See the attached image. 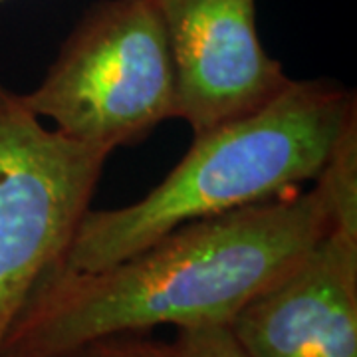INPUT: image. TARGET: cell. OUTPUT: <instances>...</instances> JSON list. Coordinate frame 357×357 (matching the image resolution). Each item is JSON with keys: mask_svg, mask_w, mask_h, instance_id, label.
Masks as SVG:
<instances>
[{"mask_svg": "<svg viewBox=\"0 0 357 357\" xmlns=\"http://www.w3.org/2000/svg\"><path fill=\"white\" fill-rule=\"evenodd\" d=\"M328 229L314 185L185 222L102 270L58 262L16 316L0 357H66L98 340L157 326L230 324Z\"/></svg>", "mask_w": 357, "mask_h": 357, "instance_id": "cell-1", "label": "cell"}, {"mask_svg": "<svg viewBox=\"0 0 357 357\" xmlns=\"http://www.w3.org/2000/svg\"><path fill=\"white\" fill-rule=\"evenodd\" d=\"M354 117V91L332 79H292L255 114L192 135L185 157L143 199L89 208L62 264L102 270L185 222L300 191L321 173Z\"/></svg>", "mask_w": 357, "mask_h": 357, "instance_id": "cell-2", "label": "cell"}, {"mask_svg": "<svg viewBox=\"0 0 357 357\" xmlns=\"http://www.w3.org/2000/svg\"><path fill=\"white\" fill-rule=\"evenodd\" d=\"M70 139L114 153L177 117V84L155 0H98L22 96Z\"/></svg>", "mask_w": 357, "mask_h": 357, "instance_id": "cell-3", "label": "cell"}, {"mask_svg": "<svg viewBox=\"0 0 357 357\" xmlns=\"http://www.w3.org/2000/svg\"><path fill=\"white\" fill-rule=\"evenodd\" d=\"M112 151L70 139L0 84V349L38 282L64 260Z\"/></svg>", "mask_w": 357, "mask_h": 357, "instance_id": "cell-4", "label": "cell"}, {"mask_svg": "<svg viewBox=\"0 0 357 357\" xmlns=\"http://www.w3.org/2000/svg\"><path fill=\"white\" fill-rule=\"evenodd\" d=\"M177 84V117L192 135L272 102L292 77L264 50L256 0H155Z\"/></svg>", "mask_w": 357, "mask_h": 357, "instance_id": "cell-5", "label": "cell"}, {"mask_svg": "<svg viewBox=\"0 0 357 357\" xmlns=\"http://www.w3.org/2000/svg\"><path fill=\"white\" fill-rule=\"evenodd\" d=\"M229 328L250 357H357V232L326 230Z\"/></svg>", "mask_w": 357, "mask_h": 357, "instance_id": "cell-6", "label": "cell"}, {"mask_svg": "<svg viewBox=\"0 0 357 357\" xmlns=\"http://www.w3.org/2000/svg\"><path fill=\"white\" fill-rule=\"evenodd\" d=\"M330 229L357 232V117H354L316 177Z\"/></svg>", "mask_w": 357, "mask_h": 357, "instance_id": "cell-7", "label": "cell"}, {"mask_svg": "<svg viewBox=\"0 0 357 357\" xmlns=\"http://www.w3.org/2000/svg\"><path fill=\"white\" fill-rule=\"evenodd\" d=\"M161 357H250L230 332L229 324L181 328Z\"/></svg>", "mask_w": 357, "mask_h": 357, "instance_id": "cell-8", "label": "cell"}, {"mask_svg": "<svg viewBox=\"0 0 357 357\" xmlns=\"http://www.w3.org/2000/svg\"><path fill=\"white\" fill-rule=\"evenodd\" d=\"M163 344L149 337H143V333H126L98 340L93 344L84 345L74 354L66 357H161Z\"/></svg>", "mask_w": 357, "mask_h": 357, "instance_id": "cell-9", "label": "cell"}, {"mask_svg": "<svg viewBox=\"0 0 357 357\" xmlns=\"http://www.w3.org/2000/svg\"><path fill=\"white\" fill-rule=\"evenodd\" d=\"M0 2H4V0H0Z\"/></svg>", "mask_w": 357, "mask_h": 357, "instance_id": "cell-10", "label": "cell"}]
</instances>
